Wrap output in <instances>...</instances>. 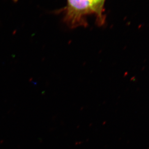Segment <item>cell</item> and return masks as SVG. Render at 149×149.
<instances>
[{
  "label": "cell",
  "mask_w": 149,
  "mask_h": 149,
  "mask_svg": "<svg viewBox=\"0 0 149 149\" xmlns=\"http://www.w3.org/2000/svg\"><path fill=\"white\" fill-rule=\"evenodd\" d=\"M105 0H68L67 19L71 25L81 22L90 13H100Z\"/></svg>",
  "instance_id": "1"
}]
</instances>
